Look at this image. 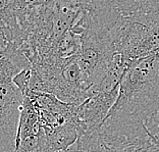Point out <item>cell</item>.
<instances>
[{"instance_id":"1","label":"cell","mask_w":159,"mask_h":152,"mask_svg":"<svg viewBox=\"0 0 159 152\" xmlns=\"http://www.w3.org/2000/svg\"><path fill=\"white\" fill-rule=\"evenodd\" d=\"M31 61L20 47L9 43L0 56V152H14L25 95L13 78Z\"/></svg>"},{"instance_id":"2","label":"cell","mask_w":159,"mask_h":152,"mask_svg":"<svg viewBox=\"0 0 159 152\" xmlns=\"http://www.w3.org/2000/svg\"><path fill=\"white\" fill-rule=\"evenodd\" d=\"M124 62H133L159 51V10L125 16L115 41Z\"/></svg>"},{"instance_id":"3","label":"cell","mask_w":159,"mask_h":152,"mask_svg":"<svg viewBox=\"0 0 159 152\" xmlns=\"http://www.w3.org/2000/svg\"><path fill=\"white\" fill-rule=\"evenodd\" d=\"M119 94V86L112 90H96L79 106L82 122V133L95 131L102 125L108 113L114 105Z\"/></svg>"},{"instance_id":"4","label":"cell","mask_w":159,"mask_h":152,"mask_svg":"<svg viewBox=\"0 0 159 152\" xmlns=\"http://www.w3.org/2000/svg\"><path fill=\"white\" fill-rule=\"evenodd\" d=\"M20 13V0H0V20L6 28L9 42L17 46L23 43V32L19 21Z\"/></svg>"},{"instance_id":"5","label":"cell","mask_w":159,"mask_h":152,"mask_svg":"<svg viewBox=\"0 0 159 152\" xmlns=\"http://www.w3.org/2000/svg\"><path fill=\"white\" fill-rule=\"evenodd\" d=\"M8 44H9V40L8 37H7L6 28L4 26V24L0 20V56L6 50Z\"/></svg>"},{"instance_id":"6","label":"cell","mask_w":159,"mask_h":152,"mask_svg":"<svg viewBox=\"0 0 159 152\" xmlns=\"http://www.w3.org/2000/svg\"><path fill=\"white\" fill-rule=\"evenodd\" d=\"M155 148H152V147H141L139 149H137V151L135 152H154Z\"/></svg>"},{"instance_id":"7","label":"cell","mask_w":159,"mask_h":152,"mask_svg":"<svg viewBox=\"0 0 159 152\" xmlns=\"http://www.w3.org/2000/svg\"><path fill=\"white\" fill-rule=\"evenodd\" d=\"M154 152H159V146H158V148H157V149H156V150H155Z\"/></svg>"}]
</instances>
